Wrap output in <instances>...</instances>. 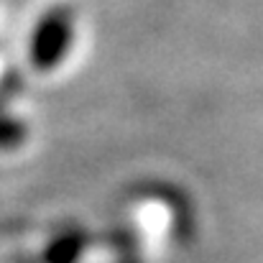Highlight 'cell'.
I'll use <instances>...</instances> for the list:
<instances>
[]
</instances>
